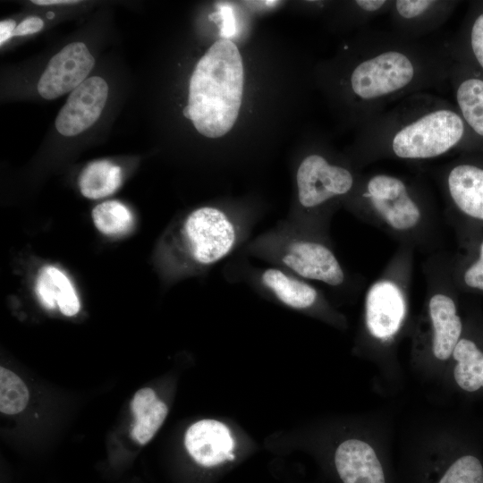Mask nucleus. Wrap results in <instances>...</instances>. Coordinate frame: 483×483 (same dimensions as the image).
I'll list each match as a JSON object with an SVG mask.
<instances>
[{"mask_svg": "<svg viewBox=\"0 0 483 483\" xmlns=\"http://www.w3.org/2000/svg\"><path fill=\"white\" fill-rule=\"evenodd\" d=\"M343 50L345 98L361 127L404 97L448 81L454 62L447 40H408L392 30L369 29Z\"/></svg>", "mask_w": 483, "mask_h": 483, "instance_id": "1", "label": "nucleus"}, {"mask_svg": "<svg viewBox=\"0 0 483 483\" xmlns=\"http://www.w3.org/2000/svg\"><path fill=\"white\" fill-rule=\"evenodd\" d=\"M356 168L386 160L421 162L483 151L454 104L428 91L404 97L361 127Z\"/></svg>", "mask_w": 483, "mask_h": 483, "instance_id": "2", "label": "nucleus"}, {"mask_svg": "<svg viewBox=\"0 0 483 483\" xmlns=\"http://www.w3.org/2000/svg\"><path fill=\"white\" fill-rule=\"evenodd\" d=\"M346 202L359 217L400 244L430 251L439 242L436 206L419 178L378 172L360 174Z\"/></svg>", "mask_w": 483, "mask_h": 483, "instance_id": "3", "label": "nucleus"}, {"mask_svg": "<svg viewBox=\"0 0 483 483\" xmlns=\"http://www.w3.org/2000/svg\"><path fill=\"white\" fill-rule=\"evenodd\" d=\"M414 249L400 244L363 303L361 344L384 375L398 374L396 350L410 326V292Z\"/></svg>", "mask_w": 483, "mask_h": 483, "instance_id": "4", "label": "nucleus"}, {"mask_svg": "<svg viewBox=\"0 0 483 483\" xmlns=\"http://www.w3.org/2000/svg\"><path fill=\"white\" fill-rule=\"evenodd\" d=\"M424 273L426 295L411 333L410 360L422 377L443 381L465 320L453 292L450 262L443 252L428 258Z\"/></svg>", "mask_w": 483, "mask_h": 483, "instance_id": "5", "label": "nucleus"}, {"mask_svg": "<svg viewBox=\"0 0 483 483\" xmlns=\"http://www.w3.org/2000/svg\"><path fill=\"white\" fill-rule=\"evenodd\" d=\"M243 65L236 45L216 40L198 62L190 80L183 115L208 138H219L235 123L242 104Z\"/></svg>", "mask_w": 483, "mask_h": 483, "instance_id": "6", "label": "nucleus"}, {"mask_svg": "<svg viewBox=\"0 0 483 483\" xmlns=\"http://www.w3.org/2000/svg\"><path fill=\"white\" fill-rule=\"evenodd\" d=\"M409 483H483V453L456 430L433 432L411 458Z\"/></svg>", "mask_w": 483, "mask_h": 483, "instance_id": "7", "label": "nucleus"}, {"mask_svg": "<svg viewBox=\"0 0 483 483\" xmlns=\"http://www.w3.org/2000/svg\"><path fill=\"white\" fill-rule=\"evenodd\" d=\"M360 174L349 165L335 162L321 153H311L301 162L296 183L301 206L321 213L339 200H346Z\"/></svg>", "mask_w": 483, "mask_h": 483, "instance_id": "8", "label": "nucleus"}, {"mask_svg": "<svg viewBox=\"0 0 483 483\" xmlns=\"http://www.w3.org/2000/svg\"><path fill=\"white\" fill-rule=\"evenodd\" d=\"M180 247L199 266L212 265L226 257L237 241L234 224L220 209L202 207L192 211L180 229Z\"/></svg>", "mask_w": 483, "mask_h": 483, "instance_id": "9", "label": "nucleus"}, {"mask_svg": "<svg viewBox=\"0 0 483 483\" xmlns=\"http://www.w3.org/2000/svg\"><path fill=\"white\" fill-rule=\"evenodd\" d=\"M433 175L449 209L483 222V151L462 153Z\"/></svg>", "mask_w": 483, "mask_h": 483, "instance_id": "10", "label": "nucleus"}, {"mask_svg": "<svg viewBox=\"0 0 483 483\" xmlns=\"http://www.w3.org/2000/svg\"><path fill=\"white\" fill-rule=\"evenodd\" d=\"M281 261L295 275L333 287L344 284L346 275L333 250L320 238H299L288 243Z\"/></svg>", "mask_w": 483, "mask_h": 483, "instance_id": "11", "label": "nucleus"}, {"mask_svg": "<svg viewBox=\"0 0 483 483\" xmlns=\"http://www.w3.org/2000/svg\"><path fill=\"white\" fill-rule=\"evenodd\" d=\"M443 382L469 397L483 395V332L465 321Z\"/></svg>", "mask_w": 483, "mask_h": 483, "instance_id": "12", "label": "nucleus"}, {"mask_svg": "<svg viewBox=\"0 0 483 483\" xmlns=\"http://www.w3.org/2000/svg\"><path fill=\"white\" fill-rule=\"evenodd\" d=\"M459 4L455 0H394L388 12L392 31L408 40H419L445 24Z\"/></svg>", "mask_w": 483, "mask_h": 483, "instance_id": "13", "label": "nucleus"}, {"mask_svg": "<svg viewBox=\"0 0 483 483\" xmlns=\"http://www.w3.org/2000/svg\"><path fill=\"white\" fill-rule=\"evenodd\" d=\"M94 64L95 59L84 43L65 46L48 62L38 83V93L51 100L75 89L87 80Z\"/></svg>", "mask_w": 483, "mask_h": 483, "instance_id": "14", "label": "nucleus"}, {"mask_svg": "<svg viewBox=\"0 0 483 483\" xmlns=\"http://www.w3.org/2000/svg\"><path fill=\"white\" fill-rule=\"evenodd\" d=\"M108 95L104 79L85 80L70 94L55 119V128L64 136H75L89 128L100 116Z\"/></svg>", "mask_w": 483, "mask_h": 483, "instance_id": "15", "label": "nucleus"}, {"mask_svg": "<svg viewBox=\"0 0 483 483\" xmlns=\"http://www.w3.org/2000/svg\"><path fill=\"white\" fill-rule=\"evenodd\" d=\"M184 445L199 466L213 468L234 459L235 446L230 429L215 419L193 423L186 431Z\"/></svg>", "mask_w": 483, "mask_h": 483, "instance_id": "16", "label": "nucleus"}, {"mask_svg": "<svg viewBox=\"0 0 483 483\" xmlns=\"http://www.w3.org/2000/svg\"><path fill=\"white\" fill-rule=\"evenodd\" d=\"M448 81L453 93L454 106L483 145V74L454 61Z\"/></svg>", "mask_w": 483, "mask_h": 483, "instance_id": "17", "label": "nucleus"}, {"mask_svg": "<svg viewBox=\"0 0 483 483\" xmlns=\"http://www.w3.org/2000/svg\"><path fill=\"white\" fill-rule=\"evenodd\" d=\"M447 42L455 62L483 74V0L470 3L459 30Z\"/></svg>", "mask_w": 483, "mask_h": 483, "instance_id": "18", "label": "nucleus"}, {"mask_svg": "<svg viewBox=\"0 0 483 483\" xmlns=\"http://www.w3.org/2000/svg\"><path fill=\"white\" fill-rule=\"evenodd\" d=\"M261 281L281 302L291 308L309 309L324 305V299L313 285L281 269L264 270Z\"/></svg>", "mask_w": 483, "mask_h": 483, "instance_id": "19", "label": "nucleus"}, {"mask_svg": "<svg viewBox=\"0 0 483 483\" xmlns=\"http://www.w3.org/2000/svg\"><path fill=\"white\" fill-rule=\"evenodd\" d=\"M35 291L47 309L58 307L67 317L74 316L80 309V300L72 282L62 270L54 266L41 268L36 280Z\"/></svg>", "mask_w": 483, "mask_h": 483, "instance_id": "20", "label": "nucleus"}, {"mask_svg": "<svg viewBox=\"0 0 483 483\" xmlns=\"http://www.w3.org/2000/svg\"><path fill=\"white\" fill-rule=\"evenodd\" d=\"M121 182V168L106 160L89 164L79 177L81 194L92 199L113 194L120 187Z\"/></svg>", "mask_w": 483, "mask_h": 483, "instance_id": "21", "label": "nucleus"}, {"mask_svg": "<svg viewBox=\"0 0 483 483\" xmlns=\"http://www.w3.org/2000/svg\"><path fill=\"white\" fill-rule=\"evenodd\" d=\"M91 216L96 228L108 236L124 235L133 227L131 211L117 200H108L97 205Z\"/></svg>", "mask_w": 483, "mask_h": 483, "instance_id": "22", "label": "nucleus"}, {"mask_svg": "<svg viewBox=\"0 0 483 483\" xmlns=\"http://www.w3.org/2000/svg\"><path fill=\"white\" fill-rule=\"evenodd\" d=\"M29 401V391L23 381L13 372L0 368V411L16 414L23 411Z\"/></svg>", "mask_w": 483, "mask_h": 483, "instance_id": "23", "label": "nucleus"}, {"mask_svg": "<svg viewBox=\"0 0 483 483\" xmlns=\"http://www.w3.org/2000/svg\"><path fill=\"white\" fill-rule=\"evenodd\" d=\"M167 412L166 404L158 399L146 412L135 418L131 437L140 445L148 443L163 424Z\"/></svg>", "mask_w": 483, "mask_h": 483, "instance_id": "24", "label": "nucleus"}, {"mask_svg": "<svg viewBox=\"0 0 483 483\" xmlns=\"http://www.w3.org/2000/svg\"><path fill=\"white\" fill-rule=\"evenodd\" d=\"M460 278L466 288L483 292V238L478 246L477 258L462 268Z\"/></svg>", "mask_w": 483, "mask_h": 483, "instance_id": "25", "label": "nucleus"}, {"mask_svg": "<svg viewBox=\"0 0 483 483\" xmlns=\"http://www.w3.org/2000/svg\"><path fill=\"white\" fill-rule=\"evenodd\" d=\"M158 399L154 390L148 387L139 390L133 396L131 403L134 418L146 412Z\"/></svg>", "mask_w": 483, "mask_h": 483, "instance_id": "26", "label": "nucleus"}, {"mask_svg": "<svg viewBox=\"0 0 483 483\" xmlns=\"http://www.w3.org/2000/svg\"><path fill=\"white\" fill-rule=\"evenodd\" d=\"M43 21L39 17L32 16L20 22L13 31V36H26L36 33L42 30Z\"/></svg>", "mask_w": 483, "mask_h": 483, "instance_id": "27", "label": "nucleus"}, {"mask_svg": "<svg viewBox=\"0 0 483 483\" xmlns=\"http://www.w3.org/2000/svg\"><path fill=\"white\" fill-rule=\"evenodd\" d=\"M16 23L13 20L8 19L0 22V45L2 46L8 39L13 37V31L16 28Z\"/></svg>", "mask_w": 483, "mask_h": 483, "instance_id": "28", "label": "nucleus"}, {"mask_svg": "<svg viewBox=\"0 0 483 483\" xmlns=\"http://www.w3.org/2000/svg\"><path fill=\"white\" fill-rule=\"evenodd\" d=\"M79 1L74 0H33L32 3L39 5H52V4H76Z\"/></svg>", "mask_w": 483, "mask_h": 483, "instance_id": "29", "label": "nucleus"}, {"mask_svg": "<svg viewBox=\"0 0 483 483\" xmlns=\"http://www.w3.org/2000/svg\"><path fill=\"white\" fill-rule=\"evenodd\" d=\"M47 17H48L49 19H52V18H54V16H55V14H54L53 13H51V12L47 13Z\"/></svg>", "mask_w": 483, "mask_h": 483, "instance_id": "30", "label": "nucleus"}]
</instances>
